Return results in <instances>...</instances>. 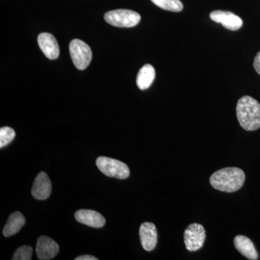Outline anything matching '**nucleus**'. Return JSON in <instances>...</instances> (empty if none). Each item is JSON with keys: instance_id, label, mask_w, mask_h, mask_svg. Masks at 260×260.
<instances>
[{"instance_id": "1", "label": "nucleus", "mask_w": 260, "mask_h": 260, "mask_svg": "<svg viewBox=\"0 0 260 260\" xmlns=\"http://www.w3.org/2000/svg\"><path fill=\"white\" fill-rule=\"evenodd\" d=\"M245 181V174L239 168H225L214 173L210 182L215 189L234 192L240 189Z\"/></svg>"}, {"instance_id": "2", "label": "nucleus", "mask_w": 260, "mask_h": 260, "mask_svg": "<svg viewBox=\"0 0 260 260\" xmlns=\"http://www.w3.org/2000/svg\"><path fill=\"white\" fill-rule=\"evenodd\" d=\"M237 115L243 129L254 131L260 127V104L253 98L245 95L239 99Z\"/></svg>"}, {"instance_id": "3", "label": "nucleus", "mask_w": 260, "mask_h": 260, "mask_svg": "<svg viewBox=\"0 0 260 260\" xmlns=\"http://www.w3.org/2000/svg\"><path fill=\"white\" fill-rule=\"evenodd\" d=\"M104 19L108 23L120 28H131L140 21V14L133 10L119 9L107 12Z\"/></svg>"}, {"instance_id": "4", "label": "nucleus", "mask_w": 260, "mask_h": 260, "mask_svg": "<svg viewBox=\"0 0 260 260\" xmlns=\"http://www.w3.org/2000/svg\"><path fill=\"white\" fill-rule=\"evenodd\" d=\"M96 165L99 170L109 177L125 179L129 176V167L124 162L116 159L99 157L96 160Z\"/></svg>"}, {"instance_id": "5", "label": "nucleus", "mask_w": 260, "mask_h": 260, "mask_svg": "<svg viewBox=\"0 0 260 260\" xmlns=\"http://www.w3.org/2000/svg\"><path fill=\"white\" fill-rule=\"evenodd\" d=\"M70 52L72 60L78 70L88 68L92 59V51L88 44L80 39H74L70 44Z\"/></svg>"}, {"instance_id": "6", "label": "nucleus", "mask_w": 260, "mask_h": 260, "mask_svg": "<svg viewBox=\"0 0 260 260\" xmlns=\"http://www.w3.org/2000/svg\"><path fill=\"white\" fill-rule=\"evenodd\" d=\"M206 232L204 227L198 223L190 224L184 232V239L186 248L189 251L199 250L203 247Z\"/></svg>"}, {"instance_id": "7", "label": "nucleus", "mask_w": 260, "mask_h": 260, "mask_svg": "<svg viewBox=\"0 0 260 260\" xmlns=\"http://www.w3.org/2000/svg\"><path fill=\"white\" fill-rule=\"evenodd\" d=\"M210 18L215 23L222 24L228 30H237L243 25L242 19L231 12L215 10L210 13Z\"/></svg>"}, {"instance_id": "8", "label": "nucleus", "mask_w": 260, "mask_h": 260, "mask_svg": "<svg viewBox=\"0 0 260 260\" xmlns=\"http://www.w3.org/2000/svg\"><path fill=\"white\" fill-rule=\"evenodd\" d=\"M37 255L39 259L49 260L55 257L59 251V246L51 238L42 236L38 239Z\"/></svg>"}, {"instance_id": "9", "label": "nucleus", "mask_w": 260, "mask_h": 260, "mask_svg": "<svg viewBox=\"0 0 260 260\" xmlns=\"http://www.w3.org/2000/svg\"><path fill=\"white\" fill-rule=\"evenodd\" d=\"M38 44L48 59H56L59 57V44L52 34L42 32L38 37Z\"/></svg>"}, {"instance_id": "10", "label": "nucleus", "mask_w": 260, "mask_h": 260, "mask_svg": "<svg viewBox=\"0 0 260 260\" xmlns=\"http://www.w3.org/2000/svg\"><path fill=\"white\" fill-rule=\"evenodd\" d=\"M51 192V182L45 172H40L36 177L32 185L31 194L35 199L47 200Z\"/></svg>"}, {"instance_id": "11", "label": "nucleus", "mask_w": 260, "mask_h": 260, "mask_svg": "<svg viewBox=\"0 0 260 260\" xmlns=\"http://www.w3.org/2000/svg\"><path fill=\"white\" fill-rule=\"evenodd\" d=\"M140 242L145 250L150 251L153 250L158 242V234L156 227L152 223H145L140 225Z\"/></svg>"}, {"instance_id": "12", "label": "nucleus", "mask_w": 260, "mask_h": 260, "mask_svg": "<svg viewBox=\"0 0 260 260\" xmlns=\"http://www.w3.org/2000/svg\"><path fill=\"white\" fill-rule=\"evenodd\" d=\"M77 221L90 227L102 228L105 225L106 220L102 214L91 210H79L75 214Z\"/></svg>"}, {"instance_id": "13", "label": "nucleus", "mask_w": 260, "mask_h": 260, "mask_svg": "<svg viewBox=\"0 0 260 260\" xmlns=\"http://www.w3.org/2000/svg\"><path fill=\"white\" fill-rule=\"evenodd\" d=\"M234 246L243 256H245L247 259L256 260L258 259L257 251L252 242L244 236L239 235L234 239Z\"/></svg>"}, {"instance_id": "14", "label": "nucleus", "mask_w": 260, "mask_h": 260, "mask_svg": "<svg viewBox=\"0 0 260 260\" xmlns=\"http://www.w3.org/2000/svg\"><path fill=\"white\" fill-rule=\"evenodd\" d=\"M25 223V218L20 212L12 213L8 218L6 225L3 229V234L5 237H9L15 235L20 232Z\"/></svg>"}, {"instance_id": "15", "label": "nucleus", "mask_w": 260, "mask_h": 260, "mask_svg": "<svg viewBox=\"0 0 260 260\" xmlns=\"http://www.w3.org/2000/svg\"><path fill=\"white\" fill-rule=\"evenodd\" d=\"M155 71L152 65L145 64L138 73L137 77V85L140 90H146L155 80Z\"/></svg>"}, {"instance_id": "16", "label": "nucleus", "mask_w": 260, "mask_h": 260, "mask_svg": "<svg viewBox=\"0 0 260 260\" xmlns=\"http://www.w3.org/2000/svg\"><path fill=\"white\" fill-rule=\"evenodd\" d=\"M153 4L168 11L181 12L184 8L180 0H151Z\"/></svg>"}, {"instance_id": "17", "label": "nucleus", "mask_w": 260, "mask_h": 260, "mask_svg": "<svg viewBox=\"0 0 260 260\" xmlns=\"http://www.w3.org/2000/svg\"><path fill=\"white\" fill-rule=\"evenodd\" d=\"M15 137V130L9 126H4L0 129V148L9 145Z\"/></svg>"}, {"instance_id": "18", "label": "nucleus", "mask_w": 260, "mask_h": 260, "mask_svg": "<svg viewBox=\"0 0 260 260\" xmlns=\"http://www.w3.org/2000/svg\"><path fill=\"white\" fill-rule=\"evenodd\" d=\"M32 249L30 246H22L18 248L13 255V260L31 259Z\"/></svg>"}, {"instance_id": "19", "label": "nucleus", "mask_w": 260, "mask_h": 260, "mask_svg": "<svg viewBox=\"0 0 260 260\" xmlns=\"http://www.w3.org/2000/svg\"><path fill=\"white\" fill-rule=\"evenodd\" d=\"M254 68L255 69L256 73L260 75V51L257 53L254 61Z\"/></svg>"}, {"instance_id": "20", "label": "nucleus", "mask_w": 260, "mask_h": 260, "mask_svg": "<svg viewBox=\"0 0 260 260\" xmlns=\"http://www.w3.org/2000/svg\"><path fill=\"white\" fill-rule=\"evenodd\" d=\"M75 260H98L96 257L90 255H85L78 256V257L75 258Z\"/></svg>"}]
</instances>
